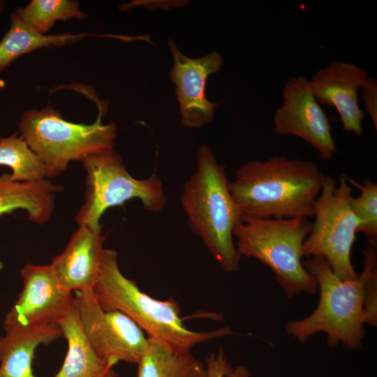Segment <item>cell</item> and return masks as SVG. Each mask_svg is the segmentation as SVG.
I'll return each instance as SVG.
<instances>
[{
    "label": "cell",
    "instance_id": "cb8c5ba5",
    "mask_svg": "<svg viewBox=\"0 0 377 377\" xmlns=\"http://www.w3.org/2000/svg\"><path fill=\"white\" fill-rule=\"evenodd\" d=\"M207 377H249L244 365L233 367L226 357L222 347L206 358Z\"/></svg>",
    "mask_w": 377,
    "mask_h": 377
},
{
    "label": "cell",
    "instance_id": "6da1fadb",
    "mask_svg": "<svg viewBox=\"0 0 377 377\" xmlns=\"http://www.w3.org/2000/svg\"><path fill=\"white\" fill-rule=\"evenodd\" d=\"M324 178L312 161L278 156L239 166L229 190L244 217L309 219Z\"/></svg>",
    "mask_w": 377,
    "mask_h": 377
},
{
    "label": "cell",
    "instance_id": "30bf717a",
    "mask_svg": "<svg viewBox=\"0 0 377 377\" xmlns=\"http://www.w3.org/2000/svg\"><path fill=\"white\" fill-rule=\"evenodd\" d=\"M282 104L274 111V133L295 135L309 143L323 161L337 151L330 120L316 99L308 79L302 75L284 82Z\"/></svg>",
    "mask_w": 377,
    "mask_h": 377
},
{
    "label": "cell",
    "instance_id": "5b68a950",
    "mask_svg": "<svg viewBox=\"0 0 377 377\" xmlns=\"http://www.w3.org/2000/svg\"><path fill=\"white\" fill-rule=\"evenodd\" d=\"M312 228L306 218L244 217L233 231L239 255L257 259L269 267L285 295L316 294L318 283L303 265V244Z\"/></svg>",
    "mask_w": 377,
    "mask_h": 377
},
{
    "label": "cell",
    "instance_id": "ba28073f",
    "mask_svg": "<svg viewBox=\"0 0 377 377\" xmlns=\"http://www.w3.org/2000/svg\"><path fill=\"white\" fill-rule=\"evenodd\" d=\"M346 176L343 174L337 184L332 177L325 175L302 253L303 257H323L337 277L351 280L359 275L351 262V250L361 223L349 205L352 188Z\"/></svg>",
    "mask_w": 377,
    "mask_h": 377
},
{
    "label": "cell",
    "instance_id": "8fae6325",
    "mask_svg": "<svg viewBox=\"0 0 377 377\" xmlns=\"http://www.w3.org/2000/svg\"><path fill=\"white\" fill-rule=\"evenodd\" d=\"M20 273L23 287L4 318L3 330L13 326L59 325L75 303L72 293L59 283L50 264L28 263Z\"/></svg>",
    "mask_w": 377,
    "mask_h": 377
},
{
    "label": "cell",
    "instance_id": "7c38bea8",
    "mask_svg": "<svg viewBox=\"0 0 377 377\" xmlns=\"http://www.w3.org/2000/svg\"><path fill=\"white\" fill-rule=\"evenodd\" d=\"M168 44L173 64L170 77L175 85L181 124L200 128L211 123L219 103L207 99L206 85L209 76L221 71L223 61L221 54L213 51L193 59L184 54L172 40L169 39Z\"/></svg>",
    "mask_w": 377,
    "mask_h": 377
},
{
    "label": "cell",
    "instance_id": "277c9868",
    "mask_svg": "<svg viewBox=\"0 0 377 377\" xmlns=\"http://www.w3.org/2000/svg\"><path fill=\"white\" fill-rule=\"evenodd\" d=\"M303 265L316 279L318 304L307 317L288 322L286 332L302 343L324 332L330 348L341 343L348 350L361 349L365 336L364 270L355 279L342 280L322 256L309 257Z\"/></svg>",
    "mask_w": 377,
    "mask_h": 377
},
{
    "label": "cell",
    "instance_id": "9c48e42d",
    "mask_svg": "<svg viewBox=\"0 0 377 377\" xmlns=\"http://www.w3.org/2000/svg\"><path fill=\"white\" fill-rule=\"evenodd\" d=\"M74 299L84 334L101 359L113 366L140 362L149 340L132 319L118 311L103 310L92 290L76 291Z\"/></svg>",
    "mask_w": 377,
    "mask_h": 377
},
{
    "label": "cell",
    "instance_id": "44dd1931",
    "mask_svg": "<svg viewBox=\"0 0 377 377\" xmlns=\"http://www.w3.org/2000/svg\"><path fill=\"white\" fill-rule=\"evenodd\" d=\"M15 13L43 34H45L57 21L87 18V14L80 10L79 3L71 0H33Z\"/></svg>",
    "mask_w": 377,
    "mask_h": 377
},
{
    "label": "cell",
    "instance_id": "7402d4cb",
    "mask_svg": "<svg viewBox=\"0 0 377 377\" xmlns=\"http://www.w3.org/2000/svg\"><path fill=\"white\" fill-rule=\"evenodd\" d=\"M348 184L360 190L358 197L350 196V207L354 215L360 220V231L367 238L370 246H376L377 241V184L369 179L360 184L346 176Z\"/></svg>",
    "mask_w": 377,
    "mask_h": 377
},
{
    "label": "cell",
    "instance_id": "4316f807",
    "mask_svg": "<svg viewBox=\"0 0 377 377\" xmlns=\"http://www.w3.org/2000/svg\"><path fill=\"white\" fill-rule=\"evenodd\" d=\"M3 9H4V2L3 1H0V15L2 13Z\"/></svg>",
    "mask_w": 377,
    "mask_h": 377
},
{
    "label": "cell",
    "instance_id": "ffe728a7",
    "mask_svg": "<svg viewBox=\"0 0 377 377\" xmlns=\"http://www.w3.org/2000/svg\"><path fill=\"white\" fill-rule=\"evenodd\" d=\"M0 165L9 167L15 182H36L47 179V170L22 136L17 133L0 138Z\"/></svg>",
    "mask_w": 377,
    "mask_h": 377
},
{
    "label": "cell",
    "instance_id": "83f0119b",
    "mask_svg": "<svg viewBox=\"0 0 377 377\" xmlns=\"http://www.w3.org/2000/svg\"><path fill=\"white\" fill-rule=\"evenodd\" d=\"M3 269V264L0 262V271Z\"/></svg>",
    "mask_w": 377,
    "mask_h": 377
},
{
    "label": "cell",
    "instance_id": "484cf974",
    "mask_svg": "<svg viewBox=\"0 0 377 377\" xmlns=\"http://www.w3.org/2000/svg\"><path fill=\"white\" fill-rule=\"evenodd\" d=\"M188 1L184 0H136L132 2L124 3L120 6L121 10H126L133 7L143 6L147 9H163L168 10L174 8H182L188 3Z\"/></svg>",
    "mask_w": 377,
    "mask_h": 377
},
{
    "label": "cell",
    "instance_id": "d6986e66",
    "mask_svg": "<svg viewBox=\"0 0 377 377\" xmlns=\"http://www.w3.org/2000/svg\"><path fill=\"white\" fill-rule=\"evenodd\" d=\"M84 36L71 34H43L14 13L11 15L10 28L0 41V71L24 54L43 47L65 45Z\"/></svg>",
    "mask_w": 377,
    "mask_h": 377
},
{
    "label": "cell",
    "instance_id": "9a60e30c",
    "mask_svg": "<svg viewBox=\"0 0 377 377\" xmlns=\"http://www.w3.org/2000/svg\"><path fill=\"white\" fill-rule=\"evenodd\" d=\"M0 337V377H37L32 369L36 348L62 336L58 325L13 326Z\"/></svg>",
    "mask_w": 377,
    "mask_h": 377
},
{
    "label": "cell",
    "instance_id": "52a82bcc",
    "mask_svg": "<svg viewBox=\"0 0 377 377\" xmlns=\"http://www.w3.org/2000/svg\"><path fill=\"white\" fill-rule=\"evenodd\" d=\"M81 162L86 172V188L84 203L75 216L78 226L102 228L100 219L108 209L133 198L151 212H159L165 206L161 178L156 174L145 179L135 178L114 148L89 154Z\"/></svg>",
    "mask_w": 377,
    "mask_h": 377
},
{
    "label": "cell",
    "instance_id": "5bb4252c",
    "mask_svg": "<svg viewBox=\"0 0 377 377\" xmlns=\"http://www.w3.org/2000/svg\"><path fill=\"white\" fill-rule=\"evenodd\" d=\"M104 240L101 228L79 226L64 251L52 258L50 265L66 290H92L102 266Z\"/></svg>",
    "mask_w": 377,
    "mask_h": 377
},
{
    "label": "cell",
    "instance_id": "7a4b0ae2",
    "mask_svg": "<svg viewBox=\"0 0 377 377\" xmlns=\"http://www.w3.org/2000/svg\"><path fill=\"white\" fill-rule=\"evenodd\" d=\"M180 200L190 228L221 268L238 270L242 256L233 231L244 216L230 193L224 166L205 145L198 149L196 170L184 183Z\"/></svg>",
    "mask_w": 377,
    "mask_h": 377
},
{
    "label": "cell",
    "instance_id": "4fadbf2b",
    "mask_svg": "<svg viewBox=\"0 0 377 377\" xmlns=\"http://www.w3.org/2000/svg\"><path fill=\"white\" fill-rule=\"evenodd\" d=\"M368 72L357 64L332 61L309 80L312 92L322 105L336 108L343 130L361 136L364 112L359 102V91Z\"/></svg>",
    "mask_w": 377,
    "mask_h": 377
},
{
    "label": "cell",
    "instance_id": "ac0fdd59",
    "mask_svg": "<svg viewBox=\"0 0 377 377\" xmlns=\"http://www.w3.org/2000/svg\"><path fill=\"white\" fill-rule=\"evenodd\" d=\"M148 340L138 363V377H207L206 367L190 351L176 352L163 342Z\"/></svg>",
    "mask_w": 377,
    "mask_h": 377
},
{
    "label": "cell",
    "instance_id": "2e32d148",
    "mask_svg": "<svg viewBox=\"0 0 377 377\" xmlns=\"http://www.w3.org/2000/svg\"><path fill=\"white\" fill-rule=\"evenodd\" d=\"M61 186L44 179L36 182H15L10 173L0 175V216L16 209L27 212L28 219L44 224L52 217L55 194Z\"/></svg>",
    "mask_w": 377,
    "mask_h": 377
},
{
    "label": "cell",
    "instance_id": "e0dca14e",
    "mask_svg": "<svg viewBox=\"0 0 377 377\" xmlns=\"http://www.w3.org/2000/svg\"><path fill=\"white\" fill-rule=\"evenodd\" d=\"M68 344L62 366L53 377H116L113 365L101 359L89 343L75 304L59 323Z\"/></svg>",
    "mask_w": 377,
    "mask_h": 377
},
{
    "label": "cell",
    "instance_id": "d4e9b609",
    "mask_svg": "<svg viewBox=\"0 0 377 377\" xmlns=\"http://www.w3.org/2000/svg\"><path fill=\"white\" fill-rule=\"evenodd\" d=\"M366 110L370 115L373 124L377 130V81L374 77L368 76L360 89Z\"/></svg>",
    "mask_w": 377,
    "mask_h": 377
},
{
    "label": "cell",
    "instance_id": "8992f818",
    "mask_svg": "<svg viewBox=\"0 0 377 377\" xmlns=\"http://www.w3.org/2000/svg\"><path fill=\"white\" fill-rule=\"evenodd\" d=\"M101 112L91 124H76L62 118L51 107L30 110L20 121V135L45 164L47 177L64 172L71 161L114 148L117 127L103 124Z\"/></svg>",
    "mask_w": 377,
    "mask_h": 377
},
{
    "label": "cell",
    "instance_id": "603a6c76",
    "mask_svg": "<svg viewBox=\"0 0 377 377\" xmlns=\"http://www.w3.org/2000/svg\"><path fill=\"white\" fill-rule=\"evenodd\" d=\"M363 269L366 274L364 284V323L377 325V253L376 246L363 250Z\"/></svg>",
    "mask_w": 377,
    "mask_h": 377
},
{
    "label": "cell",
    "instance_id": "3957f363",
    "mask_svg": "<svg viewBox=\"0 0 377 377\" xmlns=\"http://www.w3.org/2000/svg\"><path fill=\"white\" fill-rule=\"evenodd\" d=\"M93 294L105 311H118L132 319L147 335L176 352H187L198 344L214 339L234 335L228 327L207 332L185 327L178 304L172 299L161 301L142 292L136 283L126 278L118 265L116 251L105 249Z\"/></svg>",
    "mask_w": 377,
    "mask_h": 377
}]
</instances>
